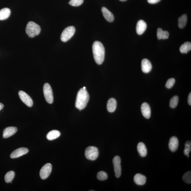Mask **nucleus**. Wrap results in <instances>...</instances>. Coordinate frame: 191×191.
<instances>
[{
	"mask_svg": "<svg viewBox=\"0 0 191 191\" xmlns=\"http://www.w3.org/2000/svg\"><path fill=\"white\" fill-rule=\"evenodd\" d=\"M92 51L96 63L97 64L101 65L105 57V49L103 45L100 41H94L92 46Z\"/></svg>",
	"mask_w": 191,
	"mask_h": 191,
	"instance_id": "1",
	"label": "nucleus"
},
{
	"mask_svg": "<svg viewBox=\"0 0 191 191\" xmlns=\"http://www.w3.org/2000/svg\"><path fill=\"white\" fill-rule=\"evenodd\" d=\"M89 95L86 89L81 88L77 93L75 106L80 111L86 107L89 100Z\"/></svg>",
	"mask_w": 191,
	"mask_h": 191,
	"instance_id": "2",
	"label": "nucleus"
},
{
	"mask_svg": "<svg viewBox=\"0 0 191 191\" xmlns=\"http://www.w3.org/2000/svg\"><path fill=\"white\" fill-rule=\"evenodd\" d=\"M41 29L39 25L33 21L28 23L26 29V33L30 38H34L40 33Z\"/></svg>",
	"mask_w": 191,
	"mask_h": 191,
	"instance_id": "3",
	"label": "nucleus"
},
{
	"mask_svg": "<svg viewBox=\"0 0 191 191\" xmlns=\"http://www.w3.org/2000/svg\"><path fill=\"white\" fill-rule=\"evenodd\" d=\"M85 154L88 159L92 161L95 160L98 157L99 150L96 147H88L85 150Z\"/></svg>",
	"mask_w": 191,
	"mask_h": 191,
	"instance_id": "4",
	"label": "nucleus"
},
{
	"mask_svg": "<svg viewBox=\"0 0 191 191\" xmlns=\"http://www.w3.org/2000/svg\"><path fill=\"white\" fill-rule=\"evenodd\" d=\"M75 29L74 26L67 27L63 30L60 36V39L63 42H67L73 36Z\"/></svg>",
	"mask_w": 191,
	"mask_h": 191,
	"instance_id": "5",
	"label": "nucleus"
},
{
	"mask_svg": "<svg viewBox=\"0 0 191 191\" xmlns=\"http://www.w3.org/2000/svg\"><path fill=\"white\" fill-rule=\"evenodd\" d=\"M43 93L46 101L49 104L52 103L54 101L53 94L52 88L49 84H44L43 86Z\"/></svg>",
	"mask_w": 191,
	"mask_h": 191,
	"instance_id": "6",
	"label": "nucleus"
},
{
	"mask_svg": "<svg viewBox=\"0 0 191 191\" xmlns=\"http://www.w3.org/2000/svg\"><path fill=\"white\" fill-rule=\"evenodd\" d=\"M121 162V159L119 156H116L113 158V162L114 165L115 174L117 178L120 177L122 174Z\"/></svg>",
	"mask_w": 191,
	"mask_h": 191,
	"instance_id": "7",
	"label": "nucleus"
},
{
	"mask_svg": "<svg viewBox=\"0 0 191 191\" xmlns=\"http://www.w3.org/2000/svg\"><path fill=\"white\" fill-rule=\"evenodd\" d=\"M52 165L50 164L47 163L45 164L40 171V178L42 179L47 178L52 172Z\"/></svg>",
	"mask_w": 191,
	"mask_h": 191,
	"instance_id": "8",
	"label": "nucleus"
},
{
	"mask_svg": "<svg viewBox=\"0 0 191 191\" xmlns=\"http://www.w3.org/2000/svg\"><path fill=\"white\" fill-rule=\"evenodd\" d=\"M19 97L22 101L29 107H31L33 105V102L30 96L22 91H20L18 92Z\"/></svg>",
	"mask_w": 191,
	"mask_h": 191,
	"instance_id": "9",
	"label": "nucleus"
},
{
	"mask_svg": "<svg viewBox=\"0 0 191 191\" xmlns=\"http://www.w3.org/2000/svg\"><path fill=\"white\" fill-rule=\"evenodd\" d=\"M29 152V150L26 147H20L12 152L10 155V158L14 159L20 157L22 155L26 154Z\"/></svg>",
	"mask_w": 191,
	"mask_h": 191,
	"instance_id": "10",
	"label": "nucleus"
},
{
	"mask_svg": "<svg viewBox=\"0 0 191 191\" xmlns=\"http://www.w3.org/2000/svg\"><path fill=\"white\" fill-rule=\"evenodd\" d=\"M141 111L144 117L146 119L150 118L151 116V109L148 104L146 102L142 103L141 106Z\"/></svg>",
	"mask_w": 191,
	"mask_h": 191,
	"instance_id": "11",
	"label": "nucleus"
},
{
	"mask_svg": "<svg viewBox=\"0 0 191 191\" xmlns=\"http://www.w3.org/2000/svg\"><path fill=\"white\" fill-rule=\"evenodd\" d=\"M152 68V63L148 60L144 58L141 63V69L143 72L147 73L151 71Z\"/></svg>",
	"mask_w": 191,
	"mask_h": 191,
	"instance_id": "12",
	"label": "nucleus"
},
{
	"mask_svg": "<svg viewBox=\"0 0 191 191\" xmlns=\"http://www.w3.org/2000/svg\"><path fill=\"white\" fill-rule=\"evenodd\" d=\"M147 28V24L143 20H139L137 24L136 32L139 35H142L145 31Z\"/></svg>",
	"mask_w": 191,
	"mask_h": 191,
	"instance_id": "13",
	"label": "nucleus"
},
{
	"mask_svg": "<svg viewBox=\"0 0 191 191\" xmlns=\"http://www.w3.org/2000/svg\"><path fill=\"white\" fill-rule=\"evenodd\" d=\"M179 146V141L175 137H172L169 141V146L171 151L175 152L177 150Z\"/></svg>",
	"mask_w": 191,
	"mask_h": 191,
	"instance_id": "14",
	"label": "nucleus"
},
{
	"mask_svg": "<svg viewBox=\"0 0 191 191\" xmlns=\"http://www.w3.org/2000/svg\"><path fill=\"white\" fill-rule=\"evenodd\" d=\"M18 130L17 127H7L4 130L3 133V138L7 139L16 133Z\"/></svg>",
	"mask_w": 191,
	"mask_h": 191,
	"instance_id": "15",
	"label": "nucleus"
},
{
	"mask_svg": "<svg viewBox=\"0 0 191 191\" xmlns=\"http://www.w3.org/2000/svg\"><path fill=\"white\" fill-rule=\"evenodd\" d=\"M102 12L105 19L109 22H112L114 20V16L113 14L107 9L106 7H103L102 8Z\"/></svg>",
	"mask_w": 191,
	"mask_h": 191,
	"instance_id": "16",
	"label": "nucleus"
},
{
	"mask_svg": "<svg viewBox=\"0 0 191 191\" xmlns=\"http://www.w3.org/2000/svg\"><path fill=\"white\" fill-rule=\"evenodd\" d=\"M134 181L136 184L138 185L143 186L145 183L146 178L144 175L138 173L135 175Z\"/></svg>",
	"mask_w": 191,
	"mask_h": 191,
	"instance_id": "17",
	"label": "nucleus"
},
{
	"mask_svg": "<svg viewBox=\"0 0 191 191\" xmlns=\"http://www.w3.org/2000/svg\"><path fill=\"white\" fill-rule=\"evenodd\" d=\"M117 103L115 99L111 98L108 100L107 104V109L108 111L110 113H113L115 111L116 109Z\"/></svg>",
	"mask_w": 191,
	"mask_h": 191,
	"instance_id": "18",
	"label": "nucleus"
},
{
	"mask_svg": "<svg viewBox=\"0 0 191 191\" xmlns=\"http://www.w3.org/2000/svg\"><path fill=\"white\" fill-rule=\"evenodd\" d=\"M137 149L139 154L142 157L146 156L147 153V150L145 144L142 142L138 143Z\"/></svg>",
	"mask_w": 191,
	"mask_h": 191,
	"instance_id": "19",
	"label": "nucleus"
},
{
	"mask_svg": "<svg viewBox=\"0 0 191 191\" xmlns=\"http://www.w3.org/2000/svg\"><path fill=\"white\" fill-rule=\"evenodd\" d=\"M157 36L158 39H167L169 36V33L167 31H163L161 28H159L157 32Z\"/></svg>",
	"mask_w": 191,
	"mask_h": 191,
	"instance_id": "20",
	"label": "nucleus"
},
{
	"mask_svg": "<svg viewBox=\"0 0 191 191\" xmlns=\"http://www.w3.org/2000/svg\"><path fill=\"white\" fill-rule=\"evenodd\" d=\"M11 14L10 9L4 8L0 10V20H4L7 19L10 16Z\"/></svg>",
	"mask_w": 191,
	"mask_h": 191,
	"instance_id": "21",
	"label": "nucleus"
},
{
	"mask_svg": "<svg viewBox=\"0 0 191 191\" xmlns=\"http://www.w3.org/2000/svg\"><path fill=\"white\" fill-rule=\"evenodd\" d=\"M60 132L56 130H53L48 133L46 138L49 140L52 141L57 139L60 136Z\"/></svg>",
	"mask_w": 191,
	"mask_h": 191,
	"instance_id": "22",
	"label": "nucleus"
},
{
	"mask_svg": "<svg viewBox=\"0 0 191 191\" xmlns=\"http://www.w3.org/2000/svg\"><path fill=\"white\" fill-rule=\"evenodd\" d=\"M191 50V43L190 42H186L180 48V52L182 54H187Z\"/></svg>",
	"mask_w": 191,
	"mask_h": 191,
	"instance_id": "23",
	"label": "nucleus"
},
{
	"mask_svg": "<svg viewBox=\"0 0 191 191\" xmlns=\"http://www.w3.org/2000/svg\"><path fill=\"white\" fill-rule=\"evenodd\" d=\"M178 26L180 29L185 27L187 21V16L186 14H183L178 19Z\"/></svg>",
	"mask_w": 191,
	"mask_h": 191,
	"instance_id": "24",
	"label": "nucleus"
},
{
	"mask_svg": "<svg viewBox=\"0 0 191 191\" xmlns=\"http://www.w3.org/2000/svg\"><path fill=\"white\" fill-rule=\"evenodd\" d=\"M15 175V172L13 171H10L7 172L5 176L4 179L5 182L9 183L12 182L14 178Z\"/></svg>",
	"mask_w": 191,
	"mask_h": 191,
	"instance_id": "25",
	"label": "nucleus"
},
{
	"mask_svg": "<svg viewBox=\"0 0 191 191\" xmlns=\"http://www.w3.org/2000/svg\"><path fill=\"white\" fill-rule=\"evenodd\" d=\"M179 99L177 96H175L171 99L170 102V106L172 108L176 107L178 105Z\"/></svg>",
	"mask_w": 191,
	"mask_h": 191,
	"instance_id": "26",
	"label": "nucleus"
},
{
	"mask_svg": "<svg viewBox=\"0 0 191 191\" xmlns=\"http://www.w3.org/2000/svg\"><path fill=\"white\" fill-rule=\"evenodd\" d=\"M183 181L187 184H191V172L188 171L186 172L183 177Z\"/></svg>",
	"mask_w": 191,
	"mask_h": 191,
	"instance_id": "27",
	"label": "nucleus"
},
{
	"mask_svg": "<svg viewBox=\"0 0 191 191\" xmlns=\"http://www.w3.org/2000/svg\"><path fill=\"white\" fill-rule=\"evenodd\" d=\"M97 179L100 181H105L108 178V175L104 171H100L98 173L97 175Z\"/></svg>",
	"mask_w": 191,
	"mask_h": 191,
	"instance_id": "28",
	"label": "nucleus"
},
{
	"mask_svg": "<svg viewBox=\"0 0 191 191\" xmlns=\"http://www.w3.org/2000/svg\"><path fill=\"white\" fill-rule=\"evenodd\" d=\"M191 150V142L189 141H187L185 144V148L184 150V155H187L189 154Z\"/></svg>",
	"mask_w": 191,
	"mask_h": 191,
	"instance_id": "29",
	"label": "nucleus"
},
{
	"mask_svg": "<svg viewBox=\"0 0 191 191\" xmlns=\"http://www.w3.org/2000/svg\"><path fill=\"white\" fill-rule=\"evenodd\" d=\"M83 1L84 0H70L69 3L71 5L74 7H77L83 4Z\"/></svg>",
	"mask_w": 191,
	"mask_h": 191,
	"instance_id": "30",
	"label": "nucleus"
},
{
	"mask_svg": "<svg viewBox=\"0 0 191 191\" xmlns=\"http://www.w3.org/2000/svg\"><path fill=\"white\" fill-rule=\"evenodd\" d=\"M175 83V80L174 78H172L169 79L167 81V83L166 84V87L167 88L170 89L174 85Z\"/></svg>",
	"mask_w": 191,
	"mask_h": 191,
	"instance_id": "31",
	"label": "nucleus"
},
{
	"mask_svg": "<svg viewBox=\"0 0 191 191\" xmlns=\"http://www.w3.org/2000/svg\"><path fill=\"white\" fill-rule=\"evenodd\" d=\"M161 0H147V2L150 4H155L158 3Z\"/></svg>",
	"mask_w": 191,
	"mask_h": 191,
	"instance_id": "32",
	"label": "nucleus"
},
{
	"mask_svg": "<svg viewBox=\"0 0 191 191\" xmlns=\"http://www.w3.org/2000/svg\"><path fill=\"white\" fill-rule=\"evenodd\" d=\"M188 103L189 105H191V92L189 94L188 97Z\"/></svg>",
	"mask_w": 191,
	"mask_h": 191,
	"instance_id": "33",
	"label": "nucleus"
},
{
	"mask_svg": "<svg viewBox=\"0 0 191 191\" xmlns=\"http://www.w3.org/2000/svg\"><path fill=\"white\" fill-rule=\"evenodd\" d=\"M4 107V105L2 103H0V111L2 110Z\"/></svg>",
	"mask_w": 191,
	"mask_h": 191,
	"instance_id": "34",
	"label": "nucleus"
},
{
	"mask_svg": "<svg viewBox=\"0 0 191 191\" xmlns=\"http://www.w3.org/2000/svg\"><path fill=\"white\" fill-rule=\"evenodd\" d=\"M119 1H127V0H119Z\"/></svg>",
	"mask_w": 191,
	"mask_h": 191,
	"instance_id": "35",
	"label": "nucleus"
},
{
	"mask_svg": "<svg viewBox=\"0 0 191 191\" xmlns=\"http://www.w3.org/2000/svg\"><path fill=\"white\" fill-rule=\"evenodd\" d=\"M83 88H84V89H86V88H85V87H84Z\"/></svg>",
	"mask_w": 191,
	"mask_h": 191,
	"instance_id": "36",
	"label": "nucleus"
}]
</instances>
